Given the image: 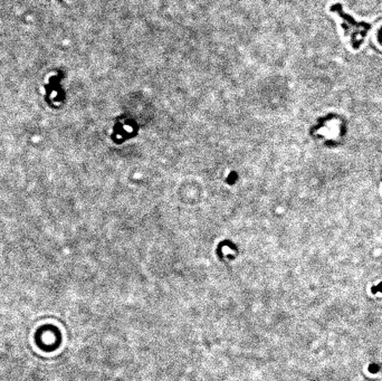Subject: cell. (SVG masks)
<instances>
[{"mask_svg":"<svg viewBox=\"0 0 382 381\" xmlns=\"http://www.w3.org/2000/svg\"><path fill=\"white\" fill-rule=\"evenodd\" d=\"M332 10L338 11L340 17L342 18V26L344 28V33L347 37H350L351 45L354 49H358L359 47L363 44L368 32L371 26L365 22H357L353 20L352 17L347 16L341 9V6H334L332 7Z\"/></svg>","mask_w":382,"mask_h":381,"instance_id":"obj_1","label":"cell"}]
</instances>
